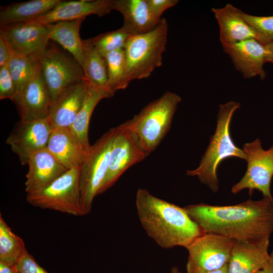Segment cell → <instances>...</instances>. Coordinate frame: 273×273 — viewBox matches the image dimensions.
I'll list each match as a JSON object with an SVG mask.
<instances>
[{
	"label": "cell",
	"instance_id": "1",
	"mask_svg": "<svg viewBox=\"0 0 273 273\" xmlns=\"http://www.w3.org/2000/svg\"><path fill=\"white\" fill-rule=\"evenodd\" d=\"M184 208L204 233L257 242L269 239L273 232V198L249 199L233 205L201 203Z\"/></svg>",
	"mask_w": 273,
	"mask_h": 273
},
{
	"label": "cell",
	"instance_id": "2",
	"mask_svg": "<svg viewBox=\"0 0 273 273\" xmlns=\"http://www.w3.org/2000/svg\"><path fill=\"white\" fill-rule=\"evenodd\" d=\"M135 206L142 226L162 248H186L204 234L184 207L155 197L146 189L137 191Z\"/></svg>",
	"mask_w": 273,
	"mask_h": 273
},
{
	"label": "cell",
	"instance_id": "3",
	"mask_svg": "<svg viewBox=\"0 0 273 273\" xmlns=\"http://www.w3.org/2000/svg\"><path fill=\"white\" fill-rule=\"evenodd\" d=\"M240 106V104L235 101L220 105L215 132L210 138L200 164L196 168L186 173L188 176L197 177L213 193L219 188L217 170L220 163L231 157L246 160L244 151L236 146L230 132L233 116Z\"/></svg>",
	"mask_w": 273,
	"mask_h": 273
},
{
	"label": "cell",
	"instance_id": "4",
	"mask_svg": "<svg viewBox=\"0 0 273 273\" xmlns=\"http://www.w3.org/2000/svg\"><path fill=\"white\" fill-rule=\"evenodd\" d=\"M181 101L178 95L166 92L120 126L134 137L149 155L158 147L168 132Z\"/></svg>",
	"mask_w": 273,
	"mask_h": 273
},
{
	"label": "cell",
	"instance_id": "5",
	"mask_svg": "<svg viewBox=\"0 0 273 273\" xmlns=\"http://www.w3.org/2000/svg\"><path fill=\"white\" fill-rule=\"evenodd\" d=\"M167 33V21L162 18L151 31L129 37L124 50L126 76L129 82L147 78L155 69L162 65Z\"/></svg>",
	"mask_w": 273,
	"mask_h": 273
},
{
	"label": "cell",
	"instance_id": "6",
	"mask_svg": "<svg viewBox=\"0 0 273 273\" xmlns=\"http://www.w3.org/2000/svg\"><path fill=\"white\" fill-rule=\"evenodd\" d=\"M116 133V127L111 128L92 145L80 167L81 203L85 215L91 211L94 199L105 181Z\"/></svg>",
	"mask_w": 273,
	"mask_h": 273
},
{
	"label": "cell",
	"instance_id": "7",
	"mask_svg": "<svg viewBox=\"0 0 273 273\" xmlns=\"http://www.w3.org/2000/svg\"><path fill=\"white\" fill-rule=\"evenodd\" d=\"M80 167L68 169L41 191L27 194L30 205L76 216L85 215L80 191Z\"/></svg>",
	"mask_w": 273,
	"mask_h": 273
},
{
	"label": "cell",
	"instance_id": "8",
	"mask_svg": "<svg viewBox=\"0 0 273 273\" xmlns=\"http://www.w3.org/2000/svg\"><path fill=\"white\" fill-rule=\"evenodd\" d=\"M39 63L53 103L68 87L86 79L76 60L54 45L47 47L39 58Z\"/></svg>",
	"mask_w": 273,
	"mask_h": 273
},
{
	"label": "cell",
	"instance_id": "9",
	"mask_svg": "<svg viewBox=\"0 0 273 273\" xmlns=\"http://www.w3.org/2000/svg\"><path fill=\"white\" fill-rule=\"evenodd\" d=\"M243 150L247 162V170L240 180L232 187V193L236 194L248 189L251 195L254 190H258L263 197L272 198L270 185L273 177V144L264 150L260 140L257 139L245 144Z\"/></svg>",
	"mask_w": 273,
	"mask_h": 273
},
{
	"label": "cell",
	"instance_id": "10",
	"mask_svg": "<svg viewBox=\"0 0 273 273\" xmlns=\"http://www.w3.org/2000/svg\"><path fill=\"white\" fill-rule=\"evenodd\" d=\"M234 242L213 234L200 236L186 248V273H208L228 264Z\"/></svg>",
	"mask_w": 273,
	"mask_h": 273
},
{
	"label": "cell",
	"instance_id": "11",
	"mask_svg": "<svg viewBox=\"0 0 273 273\" xmlns=\"http://www.w3.org/2000/svg\"><path fill=\"white\" fill-rule=\"evenodd\" d=\"M51 29L49 24L35 21L1 26L0 33L9 43L14 55L40 58L48 47Z\"/></svg>",
	"mask_w": 273,
	"mask_h": 273
},
{
	"label": "cell",
	"instance_id": "12",
	"mask_svg": "<svg viewBox=\"0 0 273 273\" xmlns=\"http://www.w3.org/2000/svg\"><path fill=\"white\" fill-rule=\"evenodd\" d=\"M148 155L128 131L120 125L116 127L108 170L100 194L113 186L129 168L140 162Z\"/></svg>",
	"mask_w": 273,
	"mask_h": 273
},
{
	"label": "cell",
	"instance_id": "13",
	"mask_svg": "<svg viewBox=\"0 0 273 273\" xmlns=\"http://www.w3.org/2000/svg\"><path fill=\"white\" fill-rule=\"evenodd\" d=\"M54 129L49 118L30 122L20 121L6 140L22 165L34 153L46 149Z\"/></svg>",
	"mask_w": 273,
	"mask_h": 273
},
{
	"label": "cell",
	"instance_id": "14",
	"mask_svg": "<svg viewBox=\"0 0 273 273\" xmlns=\"http://www.w3.org/2000/svg\"><path fill=\"white\" fill-rule=\"evenodd\" d=\"M15 104L21 121L49 118L53 101L42 77L40 63Z\"/></svg>",
	"mask_w": 273,
	"mask_h": 273
},
{
	"label": "cell",
	"instance_id": "15",
	"mask_svg": "<svg viewBox=\"0 0 273 273\" xmlns=\"http://www.w3.org/2000/svg\"><path fill=\"white\" fill-rule=\"evenodd\" d=\"M223 51L230 58L236 69L246 79L259 77L264 79L266 50L264 44L255 38L223 46Z\"/></svg>",
	"mask_w": 273,
	"mask_h": 273
},
{
	"label": "cell",
	"instance_id": "16",
	"mask_svg": "<svg viewBox=\"0 0 273 273\" xmlns=\"http://www.w3.org/2000/svg\"><path fill=\"white\" fill-rule=\"evenodd\" d=\"M114 0L61 1L53 9L33 21L48 25L85 19L91 15L102 17L114 10Z\"/></svg>",
	"mask_w": 273,
	"mask_h": 273
},
{
	"label": "cell",
	"instance_id": "17",
	"mask_svg": "<svg viewBox=\"0 0 273 273\" xmlns=\"http://www.w3.org/2000/svg\"><path fill=\"white\" fill-rule=\"evenodd\" d=\"M27 165L25 183L27 194L41 191L68 170L47 148L33 153Z\"/></svg>",
	"mask_w": 273,
	"mask_h": 273
},
{
	"label": "cell",
	"instance_id": "18",
	"mask_svg": "<svg viewBox=\"0 0 273 273\" xmlns=\"http://www.w3.org/2000/svg\"><path fill=\"white\" fill-rule=\"evenodd\" d=\"M87 79L66 88L53 102L49 119L54 128H70L74 122L88 90Z\"/></svg>",
	"mask_w": 273,
	"mask_h": 273
},
{
	"label": "cell",
	"instance_id": "19",
	"mask_svg": "<svg viewBox=\"0 0 273 273\" xmlns=\"http://www.w3.org/2000/svg\"><path fill=\"white\" fill-rule=\"evenodd\" d=\"M269 239L257 242L234 241L228 273H256L269 259Z\"/></svg>",
	"mask_w": 273,
	"mask_h": 273
},
{
	"label": "cell",
	"instance_id": "20",
	"mask_svg": "<svg viewBox=\"0 0 273 273\" xmlns=\"http://www.w3.org/2000/svg\"><path fill=\"white\" fill-rule=\"evenodd\" d=\"M211 11L219 26L222 46L251 38L256 39L255 33L243 18L240 9L228 4L222 8H212Z\"/></svg>",
	"mask_w": 273,
	"mask_h": 273
},
{
	"label": "cell",
	"instance_id": "21",
	"mask_svg": "<svg viewBox=\"0 0 273 273\" xmlns=\"http://www.w3.org/2000/svg\"><path fill=\"white\" fill-rule=\"evenodd\" d=\"M47 149L67 169L81 167L89 153L69 128H54Z\"/></svg>",
	"mask_w": 273,
	"mask_h": 273
},
{
	"label": "cell",
	"instance_id": "22",
	"mask_svg": "<svg viewBox=\"0 0 273 273\" xmlns=\"http://www.w3.org/2000/svg\"><path fill=\"white\" fill-rule=\"evenodd\" d=\"M114 10L123 16L122 27L130 35L150 31L162 19L152 13L147 0H114Z\"/></svg>",
	"mask_w": 273,
	"mask_h": 273
},
{
	"label": "cell",
	"instance_id": "23",
	"mask_svg": "<svg viewBox=\"0 0 273 273\" xmlns=\"http://www.w3.org/2000/svg\"><path fill=\"white\" fill-rule=\"evenodd\" d=\"M108 89L94 86L89 84L82 106L76 118L69 128L83 148L89 152L91 145L88 141L89 121L94 109L103 99L113 96Z\"/></svg>",
	"mask_w": 273,
	"mask_h": 273
},
{
	"label": "cell",
	"instance_id": "24",
	"mask_svg": "<svg viewBox=\"0 0 273 273\" xmlns=\"http://www.w3.org/2000/svg\"><path fill=\"white\" fill-rule=\"evenodd\" d=\"M61 0H31L1 7V26L33 20L55 8Z\"/></svg>",
	"mask_w": 273,
	"mask_h": 273
},
{
	"label": "cell",
	"instance_id": "25",
	"mask_svg": "<svg viewBox=\"0 0 273 273\" xmlns=\"http://www.w3.org/2000/svg\"><path fill=\"white\" fill-rule=\"evenodd\" d=\"M84 19L61 21L49 24L50 39L60 44L82 66L83 40L80 37L79 30Z\"/></svg>",
	"mask_w": 273,
	"mask_h": 273
},
{
	"label": "cell",
	"instance_id": "26",
	"mask_svg": "<svg viewBox=\"0 0 273 273\" xmlns=\"http://www.w3.org/2000/svg\"><path fill=\"white\" fill-rule=\"evenodd\" d=\"M81 67L89 85L108 89L105 57L98 51L91 38L83 40Z\"/></svg>",
	"mask_w": 273,
	"mask_h": 273
},
{
	"label": "cell",
	"instance_id": "27",
	"mask_svg": "<svg viewBox=\"0 0 273 273\" xmlns=\"http://www.w3.org/2000/svg\"><path fill=\"white\" fill-rule=\"evenodd\" d=\"M39 63V58L31 56L14 55L9 67L16 89L15 103L20 97L24 88L35 72Z\"/></svg>",
	"mask_w": 273,
	"mask_h": 273
},
{
	"label": "cell",
	"instance_id": "28",
	"mask_svg": "<svg viewBox=\"0 0 273 273\" xmlns=\"http://www.w3.org/2000/svg\"><path fill=\"white\" fill-rule=\"evenodd\" d=\"M26 251L23 239L13 233L1 213L0 261L15 265Z\"/></svg>",
	"mask_w": 273,
	"mask_h": 273
},
{
	"label": "cell",
	"instance_id": "29",
	"mask_svg": "<svg viewBox=\"0 0 273 273\" xmlns=\"http://www.w3.org/2000/svg\"><path fill=\"white\" fill-rule=\"evenodd\" d=\"M105 57L107 68L108 88L114 94L118 90L126 88L130 83L126 76L124 50L111 52Z\"/></svg>",
	"mask_w": 273,
	"mask_h": 273
},
{
	"label": "cell",
	"instance_id": "30",
	"mask_svg": "<svg viewBox=\"0 0 273 273\" xmlns=\"http://www.w3.org/2000/svg\"><path fill=\"white\" fill-rule=\"evenodd\" d=\"M131 35L123 27L91 38L98 51L104 57L109 53L124 49Z\"/></svg>",
	"mask_w": 273,
	"mask_h": 273
},
{
	"label": "cell",
	"instance_id": "31",
	"mask_svg": "<svg viewBox=\"0 0 273 273\" xmlns=\"http://www.w3.org/2000/svg\"><path fill=\"white\" fill-rule=\"evenodd\" d=\"M242 16L255 33L258 41L264 45L273 41V15L259 16L243 12Z\"/></svg>",
	"mask_w": 273,
	"mask_h": 273
},
{
	"label": "cell",
	"instance_id": "32",
	"mask_svg": "<svg viewBox=\"0 0 273 273\" xmlns=\"http://www.w3.org/2000/svg\"><path fill=\"white\" fill-rule=\"evenodd\" d=\"M15 96V86L8 63L0 67V99L14 101Z\"/></svg>",
	"mask_w": 273,
	"mask_h": 273
},
{
	"label": "cell",
	"instance_id": "33",
	"mask_svg": "<svg viewBox=\"0 0 273 273\" xmlns=\"http://www.w3.org/2000/svg\"><path fill=\"white\" fill-rule=\"evenodd\" d=\"M18 273H49L26 251L16 263Z\"/></svg>",
	"mask_w": 273,
	"mask_h": 273
},
{
	"label": "cell",
	"instance_id": "34",
	"mask_svg": "<svg viewBox=\"0 0 273 273\" xmlns=\"http://www.w3.org/2000/svg\"><path fill=\"white\" fill-rule=\"evenodd\" d=\"M152 13L158 18H161L162 14L167 9L175 6L177 0H147Z\"/></svg>",
	"mask_w": 273,
	"mask_h": 273
},
{
	"label": "cell",
	"instance_id": "35",
	"mask_svg": "<svg viewBox=\"0 0 273 273\" xmlns=\"http://www.w3.org/2000/svg\"><path fill=\"white\" fill-rule=\"evenodd\" d=\"M13 54L7 41L0 33V67L9 63Z\"/></svg>",
	"mask_w": 273,
	"mask_h": 273
},
{
	"label": "cell",
	"instance_id": "36",
	"mask_svg": "<svg viewBox=\"0 0 273 273\" xmlns=\"http://www.w3.org/2000/svg\"><path fill=\"white\" fill-rule=\"evenodd\" d=\"M0 273H18L16 264H10L0 261Z\"/></svg>",
	"mask_w": 273,
	"mask_h": 273
},
{
	"label": "cell",
	"instance_id": "37",
	"mask_svg": "<svg viewBox=\"0 0 273 273\" xmlns=\"http://www.w3.org/2000/svg\"><path fill=\"white\" fill-rule=\"evenodd\" d=\"M256 273H273V250L270 253L269 259L266 264Z\"/></svg>",
	"mask_w": 273,
	"mask_h": 273
},
{
	"label": "cell",
	"instance_id": "38",
	"mask_svg": "<svg viewBox=\"0 0 273 273\" xmlns=\"http://www.w3.org/2000/svg\"><path fill=\"white\" fill-rule=\"evenodd\" d=\"M264 46L266 50V62L273 63V41Z\"/></svg>",
	"mask_w": 273,
	"mask_h": 273
},
{
	"label": "cell",
	"instance_id": "39",
	"mask_svg": "<svg viewBox=\"0 0 273 273\" xmlns=\"http://www.w3.org/2000/svg\"><path fill=\"white\" fill-rule=\"evenodd\" d=\"M208 273H228V264L219 269Z\"/></svg>",
	"mask_w": 273,
	"mask_h": 273
},
{
	"label": "cell",
	"instance_id": "40",
	"mask_svg": "<svg viewBox=\"0 0 273 273\" xmlns=\"http://www.w3.org/2000/svg\"><path fill=\"white\" fill-rule=\"evenodd\" d=\"M171 273H181L177 267H172L171 269Z\"/></svg>",
	"mask_w": 273,
	"mask_h": 273
}]
</instances>
